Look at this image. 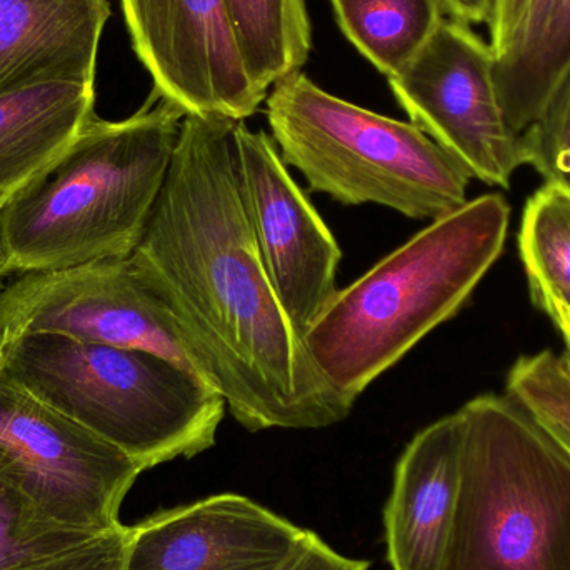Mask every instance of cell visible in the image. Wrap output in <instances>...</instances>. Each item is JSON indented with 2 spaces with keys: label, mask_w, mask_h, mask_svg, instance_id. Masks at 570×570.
<instances>
[{
  "label": "cell",
  "mask_w": 570,
  "mask_h": 570,
  "mask_svg": "<svg viewBox=\"0 0 570 570\" xmlns=\"http://www.w3.org/2000/svg\"><path fill=\"white\" fill-rule=\"evenodd\" d=\"M570 67V0H552L531 39L495 59V82L509 126L528 129Z\"/></svg>",
  "instance_id": "obj_17"
},
{
  "label": "cell",
  "mask_w": 570,
  "mask_h": 570,
  "mask_svg": "<svg viewBox=\"0 0 570 570\" xmlns=\"http://www.w3.org/2000/svg\"><path fill=\"white\" fill-rule=\"evenodd\" d=\"M462 478L444 570H570V454L514 397L458 411Z\"/></svg>",
  "instance_id": "obj_5"
},
{
  "label": "cell",
  "mask_w": 570,
  "mask_h": 570,
  "mask_svg": "<svg viewBox=\"0 0 570 570\" xmlns=\"http://www.w3.org/2000/svg\"><path fill=\"white\" fill-rule=\"evenodd\" d=\"M544 312L552 318L556 327L564 337L566 355H562V357H564L566 365H568L570 371V311L564 305L556 304L554 302V304L546 305Z\"/></svg>",
  "instance_id": "obj_27"
},
{
  "label": "cell",
  "mask_w": 570,
  "mask_h": 570,
  "mask_svg": "<svg viewBox=\"0 0 570 570\" xmlns=\"http://www.w3.org/2000/svg\"><path fill=\"white\" fill-rule=\"evenodd\" d=\"M519 250L534 304L570 311V193L546 184L522 214Z\"/></svg>",
  "instance_id": "obj_19"
},
{
  "label": "cell",
  "mask_w": 570,
  "mask_h": 570,
  "mask_svg": "<svg viewBox=\"0 0 570 570\" xmlns=\"http://www.w3.org/2000/svg\"><path fill=\"white\" fill-rule=\"evenodd\" d=\"M522 166L534 167L546 184L570 193V67L534 122L521 134Z\"/></svg>",
  "instance_id": "obj_22"
},
{
  "label": "cell",
  "mask_w": 570,
  "mask_h": 570,
  "mask_svg": "<svg viewBox=\"0 0 570 570\" xmlns=\"http://www.w3.org/2000/svg\"><path fill=\"white\" fill-rule=\"evenodd\" d=\"M234 159L264 269L285 315L304 338L338 291L341 247L292 179L273 137L237 120Z\"/></svg>",
  "instance_id": "obj_11"
},
{
  "label": "cell",
  "mask_w": 570,
  "mask_h": 570,
  "mask_svg": "<svg viewBox=\"0 0 570 570\" xmlns=\"http://www.w3.org/2000/svg\"><path fill=\"white\" fill-rule=\"evenodd\" d=\"M508 394L570 454V371L552 351L524 355L509 372Z\"/></svg>",
  "instance_id": "obj_21"
},
{
  "label": "cell",
  "mask_w": 570,
  "mask_h": 570,
  "mask_svg": "<svg viewBox=\"0 0 570 570\" xmlns=\"http://www.w3.org/2000/svg\"><path fill=\"white\" fill-rule=\"evenodd\" d=\"M444 2L449 17L474 26V23H488L494 0H444Z\"/></svg>",
  "instance_id": "obj_26"
},
{
  "label": "cell",
  "mask_w": 570,
  "mask_h": 570,
  "mask_svg": "<svg viewBox=\"0 0 570 570\" xmlns=\"http://www.w3.org/2000/svg\"><path fill=\"white\" fill-rule=\"evenodd\" d=\"M96 116V82L53 80L0 96V207L39 177Z\"/></svg>",
  "instance_id": "obj_15"
},
{
  "label": "cell",
  "mask_w": 570,
  "mask_h": 570,
  "mask_svg": "<svg viewBox=\"0 0 570 570\" xmlns=\"http://www.w3.org/2000/svg\"><path fill=\"white\" fill-rule=\"evenodd\" d=\"M236 122L186 116L132 259L246 431L331 428L355 399L321 374L277 301L240 196Z\"/></svg>",
  "instance_id": "obj_1"
},
{
  "label": "cell",
  "mask_w": 570,
  "mask_h": 570,
  "mask_svg": "<svg viewBox=\"0 0 570 570\" xmlns=\"http://www.w3.org/2000/svg\"><path fill=\"white\" fill-rule=\"evenodd\" d=\"M348 42L385 77L402 72L449 17L444 0H331Z\"/></svg>",
  "instance_id": "obj_16"
},
{
  "label": "cell",
  "mask_w": 570,
  "mask_h": 570,
  "mask_svg": "<svg viewBox=\"0 0 570 570\" xmlns=\"http://www.w3.org/2000/svg\"><path fill=\"white\" fill-rule=\"evenodd\" d=\"M109 0H0V96L53 80L96 82Z\"/></svg>",
  "instance_id": "obj_14"
},
{
  "label": "cell",
  "mask_w": 570,
  "mask_h": 570,
  "mask_svg": "<svg viewBox=\"0 0 570 570\" xmlns=\"http://www.w3.org/2000/svg\"><path fill=\"white\" fill-rule=\"evenodd\" d=\"M127 528L104 532L87 544L19 570H124Z\"/></svg>",
  "instance_id": "obj_24"
},
{
  "label": "cell",
  "mask_w": 570,
  "mask_h": 570,
  "mask_svg": "<svg viewBox=\"0 0 570 570\" xmlns=\"http://www.w3.org/2000/svg\"><path fill=\"white\" fill-rule=\"evenodd\" d=\"M509 223L501 194L468 200L338 288L304 335L332 387L357 399L454 317L504 253Z\"/></svg>",
  "instance_id": "obj_3"
},
{
  "label": "cell",
  "mask_w": 570,
  "mask_h": 570,
  "mask_svg": "<svg viewBox=\"0 0 570 570\" xmlns=\"http://www.w3.org/2000/svg\"><path fill=\"white\" fill-rule=\"evenodd\" d=\"M266 116L284 163L344 206L435 220L468 203L471 173L428 134L332 96L305 73L271 87Z\"/></svg>",
  "instance_id": "obj_6"
},
{
  "label": "cell",
  "mask_w": 570,
  "mask_h": 570,
  "mask_svg": "<svg viewBox=\"0 0 570 570\" xmlns=\"http://www.w3.org/2000/svg\"><path fill=\"white\" fill-rule=\"evenodd\" d=\"M0 372L153 469L216 444L223 394L170 358L57 334L0 341Z\"/></svg>",
  "instance_id": "obj_4"
},
{
  "label": "cell",
  "mask_w": 570,
  "mask_h": 570,
  "mask_svg": "<svg viewBox=\"0 0 570 570\" xmlns=\"http://www.w3.org/2000/svg\"><path fill=\"white\" fill-rule=\"evenodd\" d=\"M20 334H57L154 352L210 384L166 302L132 256L17 277L0 291V341Z\"/></svg>",
  "instance_id": "obj_8"
},
{
  "label": "cell",
  "mask_w": 570,
  "mask_h": 570,
  "mask_svg": "<svg viewBox=\"0 0 570 570\" xmlns=\"http://www.w3.org/2000/svg\"><path fill=\"white\" fill-rule=\"evenodd\" d=\"M462 424L458 412L422 429L395 465L384 511L394 570H444L458 515Z\"/></svg>",
  "instance_id": "obj_13"
},
{
  "label": "cell",
  "mask_w": 570,
  "mask_h": 570,
  "mask_svg": "<svg viewBox=\"0 0 570 570\" xmlns=\"http://www.w3.org/2000/svg\"><path fill=\"white\" fill-rule=\"evenodd\" d=\"M552 0H494L489 16V46L495 59L518 49L541 26Z\"/></svg>",
  "instance_id": "obj_23"
},
{
  "label": "cell",
  "mask_w": 570,
  "mask_h": 570,
  "mask_svg": "<svg viewBox=\"0 0 570 570\" xmlns=\"http://www.w3.org/2000/svg\"><path fill=\"white\" fill-rule=\"evenodd\" d=\"M304 532L244 495H213L127 528L124 570H276Z\"/></svg>",
  "instance_id": "obj_12"
},
{
  "label": "cell",
  "mask_w": 570,
  "mask_h": 570,
  "mask_svg": "<svg viewBox=\"0 0 570 570\" xmlns=\"http://www.w3.org/2000/svg\"><path fill=\"white\" fill-rule=\"evenodd\" d=\"M368 566L367 561L337 554L314 532L305 531L294 551L276 570H368Z\"/></svg>",
  "instance_id": "obj_25"
},
{
  "label": "cell",
  "mask_w": 570,
  "mask_h": 570,
  "mask_svg": "<svg viewBox=\"0 0 570 570\" xmlns=\"http://www.w3.org/2000/svg\"><path fill=\"white\" fill-rule=\"evenodd\" d=\"M104 532L60 524L0 479V570H19L73 551Z\"/></svg>",
  "instance_id": "obj_20"
},
{
  "label": "cell",
  "mask_w": 570,
  "mask_h": 570,
  "mask_svg": "<svg viewBox=\"0 0 570 570\" xmlns=\"http://www.w3.org/2000/svg\"><path fill=\"white\" fill-rule=\"evenodd\" d=\"M387 80L411 122L472 179L509 189L522 166L521 134L502 109L494 52L472 26L448 17L415 59Z\"/></svg>",
  "instance_id": "obj_9"
},
{
  "label": "cell",
  "mask_w": 570,
  "mask_h": 570,
  "mask_svg": "<svg viewBox=\"0 0 570 570\" xmlns=\"http://www.w3.org/2000/svg\"><path fill=\"white\" fill-rule=\"evenodd\" d=\"M146 469L0 372V479L60 524L120 528L127 492Z\"/></svg>",
  "instance_id": "obj_7"
},
{
  "label": "cell",
  "mask_w": 570,
  "mask_h": 570,
  "mask_svg": "<svg viewBox=\"0 0 570 570\" xmlns=\"http://www.w3.org/2000/svg\"><path fill=\"white\" fill-rule=\"evenodd\" d=\"M186 112L157 92L132 116H94L0 207V277L136 253L166 186Z\"/></svg>",
  "instance_id": "obj_2"
},
{
  "label": "cell",
  "mask_w": 570,
  "mask_h": 570,
  "mask_svg": "<svg viewBox=\"0 0 570 570\" xmlns=\"http://www.w3.org/2000/svg\"><path fill=\"white\" fill-rule=\"evenodd\" d=\"M154 92L186 116L246 120L269 90L250 73L226 0H120Z\"/></svg>",
  "instance_id": "obj_10"
},
{
  "label": "cell",
  "mask_w": 570,
  "mask_h": 570,
  "mask_svg": "<svg viewBox=\"0 0 570 570\" xmlns=\"http://www.w3.org/2000/svg\"><path fill=\"white\" fill-rule=\"evenodd\" d=\"M256 82L266 90L301 72L312 50V26L305 0H226Z\"/></svg>",
  "instance_id": "obj_18"
}]
</instances>
